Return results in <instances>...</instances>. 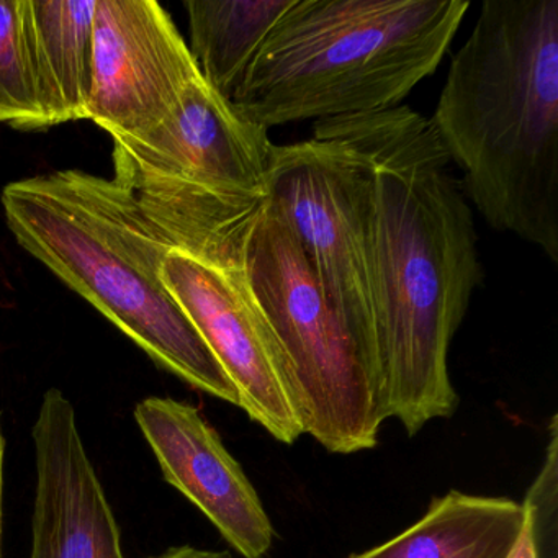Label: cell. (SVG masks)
I'll return each mask as SVG.
<instances>
[{
    "instance_id": "2",
    "label": "cell",
    "mask_w": 558,
    "mask_h": 558,
    "mask_svg": "<svg viewBox=\"0 0 558 558\" xmlns=\"http://www.w3.org/2000/svg\"><path fill=\"white\" fill-rule=\"evenodd\" d=\"M486 223L558 263V0H486L433 119Z\"/></svg>"
},
{
    "instance_id": "12",
    "label": "cell",
    "mask_w": 558,
    "mask_h": 558,
    "mask_svg": "<svg viewBox=\"0 0 558 558\" xmlns=\"http://www.w3.org/2000/svg\"><path fill=\"white\" fill-rule=\"evenodd\" d=\"M527 518L525 501L449 492L397 537L349 558H512Z\"/></svg>"
},
{
    "instance_id": "14",
    "label": "cell",
    "mask_w": 558,
    "mask_h": 558,
    "mask_svg": "<svg viewBox=\"0 0 558 558\" xmlns=\"http://www.w3.org/2000/svg\"><path fill=\"white\" fill-rule=\"evenodd\" d=\"M295 0H187L191 53L204 80L233 99L257 51Z\"/></svg>"
},
{
    "instance_id": "16",
    "label": "cell",
    "mask_w": 558,
    "mask_h": 558,
    "mask_svg": "<svg viewBox=\"0 0 558 558\" xmlns=\"http://www.w3.org/2000/svg\"><path fill=\"white\" fill-rule=\"evenodd\" d=\"M527 506V522H525L524 531H522L521 538H519L518 547H515L514 554H512V558H541V554H538L537 542H535L534 515H532V508L529 502Z\"/></svg>"
},
{
    "instance_id": "7",
    "label": "cell",
    "mask_w": 558,
    "mask_h": 558,
    "mask_svg": "<svg viewBox=\"0 0 558 558\" xmlns=\"http://www.w3.org/2000/svg\"><path fill=\"white\" fill-rule=\"evenodd\" d=\"M266 198L295 234L345 331L380 368L361 192L348 149L316 136L274 145Z\"/></svg>"
},
{
    "instance_id": "10",
    "label": "cell",
    "mask_w": 558,
    "mask_h": 558,
    "mask_svg": "<svg viewBox=\"0 0 558 558\" xmlns=\"http://www.w3.org/2000/svg\"><path fill=\"white\" fill-rule=\"evenodd\" d=\"M135 420L166 482L194 502L234 550L263 558L276 537L272 521L201 411L184 401L149 397L136 404Z\"/></svg>"
},
{
    "instance_id": "13",
    "label": "cell",
    "mask_w": 558,
    "mask_h": 558,
    "mask_svg": "<svg viewBox=\"0 0 558 558\" xmlns=\"http://www.w3.org/2000/svg\"><path fill=\"white\" fill-rule=\"evenodd\" d=\"M97 0H25L38 96L48 126L87 120Z\"/></svg>"
},
{
    "instance_id": "17",
    "label": "cell",
    "mask_w": 558,
    "mask_h": 558,
    "mask_svg": "<svg viewBox=\"0 0 558 558\" xmlns=\"http://www.w3.org/2000/svg\"><path fill=\"white\" fill-rule=\"evenodd\" d=\"M149 558H233L228 551L204 550V548L181 545V547L169 548L165 554Z\"/></svg>"
},
{
    "instance_id": "6",
    "label": "cell",
    "mask_w": 558,
    "mask_h": 558,
    "mask_svg": "<svg viewBox=\"0 0 558 558\" xmlns=\"http://www.w3.org/2000/svg\"><path fill=\"white\" fill-rule=\"evenodd\" d=\"M241 263L282 349L302 434L341 456L374 449L388 420L380 368L345 331L295 234L267 198L251 218Z\"/></svg>"
},
{
    "instance_id": "4",
    "label": "cell",
    "mask_w": 558,
    "mask_h": 558,
    "mask_svg": "<svg viewBox=\"0 0 558 558\" xmlns=\"http://www.w3.org/2000/svg\"><path fill=\"white\" fill-rule=\"evenodd\" d=\"M465 0H295L233 106L264 129L393 109L433 76Z\"/></svg>"
},
{
    "instance_id": "3",
    "label": "cell",
    "mask_w": 558,
    "mask_h": 558,
    "mask_svg": "<svg viewBox=\"0 0 558 558\" xmlns=\"http://www.w3.org/2000/svg\"><path fill=\"white\" fill-rule=\"evenodd\" d=\"M2 207L19 244L156 364L240 407L236 388L162 282L171 244L122 184L76 169L57 171L12 182Z\"/></svg>"
},
{
    "instance_id": "18",
    "label": "cell",
    "mask_w": 558,
    "mask_h": 558,
    "mask_svg": "<svg viewBox=\"0 0 558 558\" xmlns=\"http://www.w3.org/2000/svg\"><path fill=\"white\" fill-rule=\"evenodd\" d=\"M2 462H4V439L0 429V535H2Z\"/></svg>"
},
{
    "instance_id": "9",
    "label": "cell",
    "mask_w": 558,
    "mask_h": 558,
    "mask_svg": "<svg viewBox=\"0 0 558 558\" xmlns=\"http://www.w3.org/2000/svg\"><path fill=\"white\" fill-rule=\"evenodd\" d=\"M191 48L155 0H97L89 116L112 138L168 119L201 76Z\"/></svg>"
},
{
    "instance_id": "8",
    "label": "cell",
    "mask_w": 558,
    "mask_h": 558,
    "mask_svg": "<svg viewBox=\"0 0 558 558\" xmlns=\"http://www.w3.org/2000/svg\"><path fill=\"white\" fill-rule=\"evenodd\" d=\"M161 279L236 388L244 413L279 442H296L303 434L287 391L286 359L247 282L241 251L201 259L172 250Z\"/></svg>"
},
{
    "instance_id": "15",
    "label": "cell",
    "mask_w": 558,
    "mask_h": 558,
    "mask_svg": "<svg viewBox=\"0 0 558 558\" xmlns=\"http://www.w3.org/2000/svg\"><path fill=\"white\" fill-rule=\"evenodd\" d=\"M0 123L48 129L32 61L25 0H0Z\"/></svg>"
},
{
    "instance_id": "1",
    "label": "cell",
    "mask_w": 558,
    "mask_h": 558,
    "mask_svg": "<svg viewBox=\"0 0 558 558\" xmlns=\"http://www.w3.org/2000/svg\"><path fill=\"white\" fill-rule=\"evenodd\" d=\"M357 175L388 417L408 436L450 417V344L482 283L473 214L429 119L410 107L319 120Z\"/></svg>"
},
{
    "instance_id": "11",
    "label": "cell",
    "mask_w": 558,
    "mask_h": 558,
    "mask_svg": "<svg viewBox=\"0 0 558 558\" xmlns=\"http://www.w3.org/2000/svg\"><path fill=\"white\" fill-rule=\"evenodd\" d=\"M34 442L37 489L31 558H125L73 404L58 388L45 393Z\"/></svg>"
},
{
    "instance_id": "5",
    "label": "cell",
    "mask_w": 558,
    "mask_h": 558,
    "mask_svg": "<svg viewBox=\"0 0 558 558\" xmlns=\"http://www.w3.org/2000/svg\"><path fill=\"white\" fill-rule=\"evenodd\" d=\"M272 146L269 130L201 74L165 122L113 140V179L172 250L227 259L266 201Z\"/></svg>"
}]
</instances>
